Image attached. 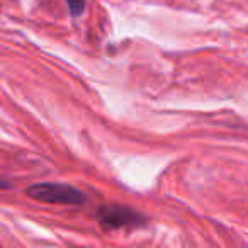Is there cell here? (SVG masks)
Listing matches in <instances>:
<instances>
[{
    "instance_id": "cell-1",
    "label": "cell",
    "mask_w": 248,
    "mask_h": 248,
    "mask_svg": "<svg viewBox=\"0 0 248 248\" xmlns=\"http://www.w3.org/2000/svg\"><path fill=\"white\" fill-rule=\"evenodd\" d=\"M31 199L38 202L46 204H65V206H82L85 204L87 197L80 189L68 184H53V182H43L34 184V186L26 189Z\"/></svg>"
},
{
    "instance_id": "cell-2",
    "label": "cell",
    "mask_w": 248,
    "mask_h": 248,
    "mask_svg": "<svg viewBox=\"0 0 248 248\" xmlns=\"http://www.w3.org/2000/svg\"><path fill=\"white\" fill-rule=\"evenodd\" d=\"M99 221L106 230H117V228L141 226L146 223V217L141 216L138 211H133L128 206L121 204H107L102 206L97 213Z\"/></svg>"
},
{
    "instance_id": "cell-3",
    "label": "cell",
    "mask_w": 248,
    "mask_h": 248,
    "mask_svg": "<svg viewBox=\"0 0 248 248\" xmlns=\"http://www.w3.org/2000/svg\"><path fill=\"white\" fill-rule=\"evenodd\" d=\"M66 5H68L70 14L73 17H77L85 11V0H66Z\"/></svg>"
}]
</instances>
